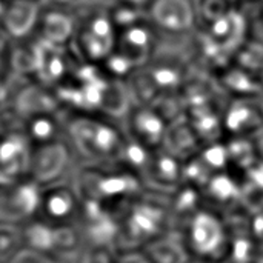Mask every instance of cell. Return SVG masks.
Here are the masks:
<instances>
[{
	"instance_id": "8fae6325",
	"label": "cell",
	"mask_w": 263,
	"mask_h": 263,
	"mask_svg": "<svg viewBox=\"0 0 263 263\" xmlns=\"http://www.w3.org/2000/svg\"><path fill=\"white\" fill-rule=\"evenodd\" d=\"M148 18L157 32L183 35L199 22V14L191 0H153Z\"/></svg>"
},
{
	"instance_id": "4fadbf2b",
	"label": "cell",
	"mask_w": 263,
	"mask_h": 263,
	"mask_svg": "<svg viewBox=\"0 0 263 263\" xmlns=\"http://www.w3.org/2000/svg\"><path fill=\"white\" fill-rule=\"evenodd\" d=\"M77 17L66 6H59L42 3V11L39 23L34 32V37L46 43L66 46L68 42H72L76 32Z\"/></svg>"
},
{
	"instance_id": "ffe728a7",
	"label": "cell",
	"mask_w": 263,
	"mask_h": 263,
	"mask_svg": "<svg viewBox=\"0 0 263 263\" xmlns=\"http://www.w3.org/2000/svg\"><path fill=\"white\" fill-rule=\"evenodd\" d=\"M250 230L257 243L263 248V210L259 213H254L253 220H250Z\"/></svg>"
},
{
	"instance_id": "5bb4252c",
	"label": "cell",
	"mask_w": 263,
	"mask_h": 263,
	"mask_svg": "<svg viewBox=\"0 0 263 263\" xmlns=\"http://www.w3.org/2000/svg\"><path fill=\"white\" fill-rule=\"evenodd\" d=\"M223 131L234 139H247L251 134L263 131V106L254 99H237L225 108L222 119Z\"/></svg>"
},
{
	"instance_id": "277c9868",
	"label": "cell",
	"mask_w": 263,
	"mask_h": 263,
	"mask_svg": "<svg viewBox=\"0 0 263 263\" xmlns=\"http://www.w3.org/2000/svg\"><path fill=\"white\" fill-rule=\"evenodd\" d=\"M22 247L42 253L57 263H69L82 257L86 260L88 248L77 225H49L32 220L20 228Z\"/></svg>"
},
{
	"instance_id": "6da1fadb",
	"label": "cell",
	"mask_w": 263,
	"mask_h": 263,
	"mask_svg": "<svg viewBox=\"0 0 263 263\" xmlns=\"http://www.w3.org/2000/svg\"><path fill=\"white\" fill-rule=\"evenodd\" d=\"M63 131L76 159L83 160L82 166L120 163L128 142V134L112 120L82 112H71L69 117L63 119Z\"/></svg>"
},
{
	"instance_id": "3957f363",
	"label": "cell",
	"mask_w": 263,
	"mask_h": 263,
	"mask_svg": "<svg viewBox=\"0 0 263 263\" xmlns=\"http://www.w3.org/2000/svg\"><path fill=\"white\" fill-rule=\"evenodd\" d=\"M176 225L174 233L180 236L191 260L227 263L231 248L230 223L213 208L199 206Z\"/></svg>"
},
{
	"instance_id": "cb8c5ba5",
	"label": "cell",
	"mask_w": 263,
	"mask_h": 263,
	"mask_svg": "<svg viewBox=\"0 0 263 263\" xmlns=\"http://www.w3.org/2000/svg\"><path fill=\"white\" fill-rule=\"evenodd\" d=\"M262 12H263V0H262Z\"/></svg>"
},
{
	"instance_id": "ba28073f",
	"label": "cell",
	"mask_w": 263,
	"mask_h": 263,
	"mask_svg": "<svg viewBox=\"0 0 263 263\" xmlns=\"http://www.w3.org/2000/svg\"><path fill=\"white\" fill-rule=\"evenodd\" d=\"M34 145L20 126H3L0 131V183L29 179Z\"/></svg>"
},
{
	"instance_id": "7a4b0ae2",
	"label": "cell",
	"mask_w": 263,
	"mask_h": 263,
	"mask_svg": "<svg viewBox=\"0 0 263 263\" xmlns=\"http://www.w3.org/2000/svg\"><path fill=\"white\" fill-rule=\"evenodd\" d=\"M117 225L119 251L143 250L174 231L171 205L143 194L120 210Z\"/></svg>"
},
{
	"instance_id": "7402d4cb",
	"label": "cell",
	"mask_w": 263,
	"mask_h": 263,
	"mask_svg": "<svg viewBox=\"0 0 263 263\" xmlns=\"http://www.w3.org/2000/svg\"><path fill=\"white\" fill-rule=\"evenodd\" d=\"M48 3H52V5H59V6H68L71 3H74L76 0H46Z\"/></svg>"
},
{
	"instance_id": "44dd1931",
	"label": "cell",
	"mask_w": 263,
	"mask_h": 263,
	"mask_svg": "<svg viewBox=\"0 0 263 263\" xmlns=\"http://www.w3.org/2000/svg\"><path fill=\"white\" fill-rule=\"evenodd\" d=\"M9 0H0V31H2V23H3V17L6 12V6H8Z\"/></svg>"
},
{
	"instance_id": "d6986e66",
	"label": "cell",
	"mask_w": 263,
	"mask_h": 263,
	"mask_svg": "<svg viewBox=\"0 0 263 263\" xmlns=\"http://www.w3.org/2000/svg\"><path fill=\"white\" fill-rule=\"evenodd\" d=\"M109 263H151L145 250H120L116 251Z\"/></svg>"
},
{
	"instance_id": "ac0fdd59",
	"label": "cell",
	"mask_w": 263,
	"mask_h": 263,
	"mask_svg": "<svg viewBox=\"0 0 263 263\" xmlns=\"http://www.w3.org/2000/svg\"><path fill=\"white\" fill-rule=\"evenodd\" d=\"M6 263H57L54 262L51 257L42 254V253H37L34 250H29V248H20L9 260Z\"/></svg>"
},
{
	"instance_id": "e0dca14e",
	"label": "cell",
	"mask_w": 263,
	"mask_h": 263,
	"mask_svg": "<svg viewBox=\"0 0 263 263\" xmlns=\"http://www.w3.org/2000/svg\"><path fill=\"white\" fill-rule=\"evenodd\" d=\"M12 49L14 40L0 31V91L9 85L11 77L15 74L12 66Z\"/></svg>"
},
{
	"instance_id": "52a82bcc",
	"label": "cell",
	"mask_w": 263,
	"mask_h": 263,
	"mask_svg": "<svg viewBox=\"0 0 263 263\" xmlns=\"http://www.w3.org/2000/svg\"><path fill=\"white\" fill-rule=\"evenodd\" d=\"M43 188L26 179L15 183H0V227L22 228L35 220Z\"/></svg>"
},
{
	"instance_id": "9a60e30c",
	"label": "cell",
	"mask_w": 263,
	"mask_h": 263,
	"mask_svg": "<svg viewBox=\"0 0 263 263\" xmlns=\"http://www.w3.org/2000/svg\"><path fill=\"white\" fill-rule=\"evenodd\" d=\"M42 3L37 0H9L2 23V31L12 40H25L34 35Z\"/></svg>"
},
{
	"instance_id": "9c48e42d",
	"label": "cell",
	"mask_w": 263,
	"mask_h": 263,
	"mask_svg": "<svg viewBox=\"0 0 263 263\" xmlns=\"http://www.w3.org/2000/svg\"><path fill=\"white\" fill-rule=\"evenodd\" d=\"M83 211V199L74 183L62 182L43 188L35 220L49 225H77Z\"/></svg>"
},
{
	"instance_id": "30bf717a",
	"label": "cell",
	"mask_w": 263,
	"mask_h": 263,
	"mask_svg": "<svg viewBox=\"0 0 263 263\" xmlns=\"http://www.w3.org/2000/svg\"><path fill=\"white\" fill-rule=\"evenodd\" d=\"M72 163L76 156L66 139L34 146L29 179L42 188L62 183Z\"/></svg>"
},
{
	"instance_id": "2e32d148",
	"label": "cell",
	"mask_w": 263,
	"mask_h": 263,
	"mask_svg": "<svg viewBox=\"0 0 263 263\" xmlns=\"http://www.w3.org/2000/svg\"><path fill=\"white\" fill-rule=\"evenodd\" d=\"M151 263H188L191 259L180 236L174 231L143 248Z\"/></svg>"
},
{
	"instance_id": "7c38bea8",
	"label": "cell",
	"mask_w": 263,
	"mask_h": 263,
	"mask_svg": "<svg viewBox=\"0 0 263 263\" xmlns=\"http://www.w3.org/2000/svg\"><path fill=\"white\" fill-rule=\"evenodd\" d=\"M128 136L137 143L146 146L148 149H160L163 148V142L166 137V125L165 117L151 106H136L128 111Z\"/></svg>"
},
{
	"instance_id": "603a6c76",
	"label": "cell",
	"mask_w": 263,
	"mask_h": 263,
	"mask_svg": "<svg viewBox=\"0 0 263 263\" xmlns=\"http://www.w3.org/2000/svg\"><path fill=\"white\" fill-rule=\"evenodd\" d=\"M188 263H210V262H200V260H190Z\"/></svg>"
},
{
	"instance_id": "5b68a950",
	"label": "cell",
	"mask_w": 263,
	"mask_h": 263,
	"mask_svg": "<svg viewBox=\"0 0 263 263\" xmlns=\"http://www.w3.org/2000/svg\"><path fill=\"white\" fill-rule=\"evenodd\" d=\"M117 43V28L112 23L108 6L88 9L77 18L72 37V51L79 62L102 65L114 52Z\"/></svg>"
},
{
	"instance_id": "d4e9b609",
	"label": "cell",
	"mask_w": 263,
	"mask_h": 263,
	"mask_svg": "<svg viewBox=\"0 0 263 263\" xmlns=\"http://www.w3.org/2000/svg\"><path fill=\"white\" fill-rule=\"evenodd\" d=\"M37 2H43V0H37Z\"/></svg>"
},
{
	"instance_id": "8992f818",
	"label": "cell",
	"mask_w": 263,
	"mask_h": 263,
	"mask_svg": "<svg viewBox=\"0 0 263 263\" xmlns=\"http://www.w3.org/2000/svg\"><path fill=\"white\" fill-rule=\"evenodd\" d=\"M205 29L200 32V42L203 45V52L210 57V62L217 65L227 63L228 54L242 48L247 22L245 17L234 8L227 9L223 14L202 22Z\"/></svg>"
}]
</instances>
